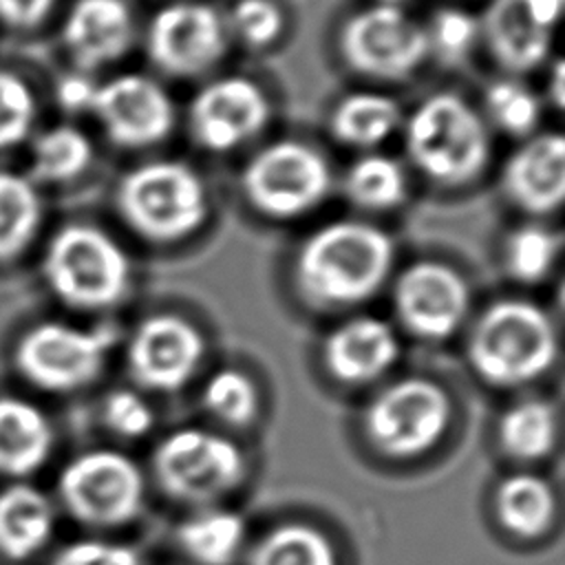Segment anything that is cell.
<instances>
[{
  "label": "cell",
  "mask_w": 565,
  "mask_h": 565,
  "mask_svg": "<svg viewBox=\"0 0 565 565\" xmlns=\"http://www.w3.org/2000/svg\"><path fill=\"white\" fill-rule=\"evenodd\" d=\"M93 159V143L84 130L62 124L42 132L33 143V177L40 181H71Z\"/></svg>",
  "instance_id": "obj_31"
},
{
  "label": "cell",
  "mask_w": 565,
  "mask_h": 565,
  "mask_svg": "<svg viewBox=\"0 0 565 565\" xmlns=\"http://www.w3.org/2000/svg\"><path fill=\"white\" fill-rule=\"evenodd\" d=\"M55 0H0V20L11 26H33L44 20Z\"/></svg>",
  "instance_id": "obj_40"
},
{
  "label": "cell",
  "mask_w": 565,
  "mask_h": 565,
  "mask_svg": "<svg viewBox=\"0 0 565 565\" xmlns=\"http://www.w3.org/2000/svg\"><path fill=\"white\" fill-rule=\"evenodd\" d=\"M115 340L110 329H82L64 322L33 327L18 347V366L33 384L68 393L90 384L104 369Z\"/></svg>",
  "instance_id": "obj_14"
},
{
  "label": "cell",
  "mask_w": 565,
  "mask_h": 565,
  "mask_svg": "<svg viewBox=\"0 0 565 565\" xmlns=\"http://www.w3.org/2000/svg\"><path fill=\"white\" fill-rule=\"evenodd\" d=\"M53 530L49 499L26 486L15 483L0 492V550L11 558H26L40 550Z\"/></svg>",
  "instance_id": "obj_25"
},
{
  "label": "cell",
  "mask_w": 565,
  "mask_h": 565,
  "mask_svg": "<svg viewBox=\"0 0 565 565\" xmlns=\"http://www.w3.org/2000/svg\"><path fill=\"white\" fill-rule=\"evenodd\" d=\"M479 110L490 130L521 141L539 130L545 102L534 88L521 82V77L501 75L483 88Z\"/></svg>",
  "instance_id": "obj_28"
},
{
  "label": "cell",
  "mask_w": 565,
  "mask_h": 565,
  "mask_svg": "<svg viewBox=\"0 0 565 565\" xmlns=\"http://www.w3.org/2000/svg\"><path fill=\"white\" fill-rule=\"evenodd\" d=\"M404 110L395 97L382 90H349L340 95L327 115V130L333 141L360 152L377 150L399 132Z\"/></svg>",
  "instance_id": "obj_21"
},
{
  "label": "cell",
  "mask_w": 565,
  "mask_h": 565,
  "mask_svg": "<svg viewBox=\"0 0 565 565\" xmlns=\"http://www.w3.org/2000/svg\"><path fill=\"white\" fill-rule=\"evenodd\" d=\"M494 516L501 527L519 539L545 534L556 519L552 486L530 472L505 477L494 490Z\"/></svg>",
  "instance_id": "obj_24"
},
{
  "label": "cell",
  "mask_w": 565,
  "mask_h": 565,
  "mask_svg": "<svg viewBox=\"0 0 565 565\" xmlns=\"http://www.w3.org/2000/svg\"><path fill=\"white\" fill-rule=\"evenodd\" d=\"M501 448L516 461L547 457L558 437V415L545 399H523L510 406L497 426Z\"/></svg>",
  "instance_id": "obj_27"
},
{
  "label": "cell",
  "mask_w": 565,
  "mask_h": 565,
  "mask_svg": "<svg viewBox=\"0 0 565 565\" xmlns=\"http://www.w3.org/2000/svg\"><path fill=\"white\" fill-rule=\"evenodd\" d=\"M119 218L143 241L168 245L199 232L210 216V192L201 172L183 159H148L119 177Z\"/></svg>",
  "instance_id": "obj_3"
},
{
  "label": "cell",
  "mask_w": 565,
  "mask_h": 565,
  "mask_svg": "<svg viewBox=\"0 0 565 565\" xmlns=\"http://www.w3.org/2000/svg\"><path fill=\"white\" fill-rule=\"evenodd\" d=\"M247 463L243 450L227 437L181 428L166 435L152 452L157 486L174 501L210 508L241 486Z\"/></svg>",
  "instance_id": "obj_8"
},
{
  "label": "cell",
  "mask_w": 565,
  "mask_h": 565,
  "mask_svg": "<svg viewBox=\"0 0 565 565\" xmlns=\"http://www.w3.org/2000/svg\"><path fill=\"white\" fill-rule=\"evenodd\" d=\"M399 342L391 324L373 316H355L335 327L324 344L322 360L331 377L342 384H369L397 360Z\"/></svg>",
  "instance_id": "obj_20"
},
{
  "label": "cell",
  "mask_w": 565,
  "mask_h": 565,
  "mask_svg": "<svg viewBox=\"0 0 565 565\" xmlns=\"http://www.w3.org/2000/svg\"><path fill=\"white\" fill-rule=\"evenodd\" d=\"M102 417L106 428L124 439L143 437L154 424L150 404L139 393L128 388H117L104 399Z\"/></svg>",
  "instance_id": "obj_37"
},
{
  "label": "cell",
  "mask_w": 565,
  "mask_h": 565,
  "mask_svg": "<svg viewBox=\"0 0 565 565\" xmlns=\"http://www.w3.org/2000/svg\"><path fill=\"white\" fill-rule=\"evenodd\" d=\"M428 55L444 62L466 60L479 44V18L461 7H441L424 20Z\"/></svg>",
  "instance_id": "obj_35"
},
{
  "label": "cell",
  "mask_w": 565,
  "mask_h": 565,
  "mask_svg": "<svg viewBox=\"0 0 565 565\" xmlns=\"http://www.w3.org/2000/svg\"><path fill=\"white\" fill-rule=\"evenodd\" d=\"M393 258V241L382 227L362 218H335L298 245L291 276L307 305L344 309L380 291Z\"/></svg>",
  "instance_id": "obj_1"
},
{
  "label": "cell",
  "mask_w": 565,
  "mask_h": 565,
  "mask_svg": "<svg viewBox=\"0 0 565 565\" xmlns=\"http://www.w3.org/2000/svg\"><path fill=\"white\" fill-rule=\"evenodd\" d=\"M470 291L459 271L437 260H417L393 282L399 322L422 340L450 338L466 320Z\"/></svg>",
  "instance_id": "obj_17"
},
{
  "label": "cell",
  "mask_w": 565,
  "mask_h": 565,
  "mask_svg": "<svg viewBox=\"0 0 565 565\" xmlns=\"http://www.w3.org/2000/svg\"><path fill=\"white\" fill-rule=\"evenodd\" d=\"M49 565H143L139 554L121 543L84 539L66 545Z\"/></svg>",
  "instance_id": "obj_38"
},
{
  "label": "cell",
  "mask_w": 565,
  "mask_h": 565,
  "mask_svg": "<svg viewBox=\"0 0 565 565\" xmlns=\"http://www.w3.org/2000/svg\"><path fill=\"white\" fill-rule=\"evenodd\" d=\"M375 2H384V4H395V7H404L406 0H375Z\"/></svg>",
  "instance_id": "obj_42"
},
{
  "label": "cell",
  "mask_w": 565,
  "mask_h": 565,
  "mask_svg": "<svg viewBox=\"0 0 565 565\" xmlns=\"http://www.w3.org/2000/svg\"><path fill=\"white\" fill-rule=\"evenodd\" d=\"M238 188L265 218L294 221L318 210L335 188L329 157L311 141L282 137L256 148L243 163Z\"/></svg>",
  "instance_id": "obj_5"
},
{
  "label": "cell",
  "mask_w": 565,
  "mask_h": 565,
  "mask_svg": "<svg viewBox=\"0 0 565 565\" xmlns=\"http://www.w3.org/2000/svg\"><path fill=\"white\" fill-rule=\"evenodd\" d=\"M247 565H338L331 541L305 523H285L260 536Z\"/></svg>",
  "instance_id": "obj_29"
},
{
  "label": "cell",
  "mask_w": 565,
  "mask_h": 565,
  "mask_svg": "<svg viewBox=\"0 0 565 565\" xmlns=\"http://www.w3.org/2000/svg\"><path fill=\"white\" fill-rule=\"evenodd\" d=\"M108 141L124 150H146L166 141L177 126V104L152 75L126 71L99 82L90 110Z\"/></svg>",
  "instance_id": "obj_13"
},
{
  "label": "cell",
  "mask_w": 565,
  "mask_h": 565,
  "mask_svg": "<svg viewBox=\"0 0 565 565\" xmlns=\"http://www.w3.org/2000/svg\"><path fill=\"white\" fill-rule=\"evenodd\" d=\"M35 117L31 88L13 73L0 71V148L22 141Z\"/></svg>",
  "instance_id": "obj_36"
},
{
  "label": "cell",
  "mask_w": 565,
  "mask_h": 565,
  "mask_svg": "<svg viewBox=\"0 0 565 565\" xmlns=\"http://www.w3.org/2000/svg\"><path fill=\"white\" fill-rule=\"evenodd\" d=\"M408 163L428 181L461 188L477 181L492 161V130L481 110L455 90H435L402 119Z\"/></svg>",
  "instance_id": "obj_2"
},
{
  "label": "cell",
  "mask_w": 565,
  "mask_h": 565,
  "mask_svg": "<svg viewBox=\"0 0 565 565\" xmlns=\"http://www.w3.org/2000/svg\"><path fill=\"white\" fill-rule=\"evenodd\" d=\"M135 35L137 22L126 0H75L62 26L68 55L88 75L119 62Z\"/></svg>",
  "instance_id": "obj_19"
},
{
  "label": "cell",
  "mask_w": 565,
  "mask_h": 565,
  "mask_svg": "<svg viewBox=\"0 0 565 565\" xmlns=\"http://www.w3.org/2000/svg\"><path fill=\"white\" fill-rule=\"evenodd\" d=\"M271 104L265 88L247 75H218L205 82L188 104L185 126L196 148L230 154L267 128Z\"/></svg>",
  "instance_id": "obj_12"
},
{
  "label": "cell",
  "mask_w": 565,
  "mask_h": 565,
  "mask_svg": "<svg viewBox=\"0 0 565 565\" xmlns=\"http://www.w3.org/2000/svg\"><path fill=\"white\" fill-rule=\"evenodd\" d=\"M563 0H490L479 18V44L503 75L521 77L547 64Z\"/></svg>",
  "instance_id": "obj_15"
},
{
  "label": "cell",
  "mask_w": 565,
  "mask_h": 565,
  "mask_svg": "<svg viewBox=\"0 0 565 565\" xmlns=\"http://www.w3.org/2000/svg\"><path fill=\"white\" fill-rule=\"evenodd\" d=\"M561 254V236L541 223H523L505 236L503 263L508 274L525 285L550 276Z\"/></svg>",
  "instance_id": "obj_32"
},
{
  "label": "cell",
  "mask_w": 565,
  "mask_h": 565,
  "mask_svg": "<svg viewBox=\"0 0 565 565\" xmlns=\"http://www.w3.org/2000/svg\"><path fill=\"white\" fill-rule=\"evenodd\" d=\"M340 190L362 212H391L408 196V172L386 152H362L342 172Z\"/></svg>",
  "instance_id": "obj_23"
},
{
  "label": "cell",
  "mask_w": 565,
  "mask_h": 565,
  "mask_svg": "<svg viewBox=\"0 0 565 565\" xmlns=\"http://www.w3.org/2000/svg\"><path fill=\"white\" fill-rule=\"evenodd\" d=\"M203 353L205 342L194 324L174 313H157L135 327L126 347V364L139 386L172 393L194 377Z\"/></svg>",
  "instance_id": "obj_16"
},
{
  "label": "cell",
  "mask_w": 565,
  "mask_h": 565,
  "mask_svg": "<svg viewBox=\"0 0 565 565\" xmlns=\"http://www.w3.org/2000/svg\"><path fill=\"white\" fill-rule=\"evenodd\" d=\"M230 44L223 11L205 0H172L159 7L143 29L148 62L157 73L177 79L212 73Z\"/></svg>",
  "instance_id": "obj_9"
},
{
  "label": "cell",
  "mask_w": 565,
  "mask_h": 565,
  "mask_svg": "<svg viewBox=\"0 0 565 565\" xmlns=\"http://www.w3.org/2000/svg\"><path fill=\"white\" fill-rule=\"evenodd\" d=\"M545 97L547 104H552L554 110L563 108V99H565V71H563V62L561 57L552 60V66L547 68V84H545Z\"/></svg>",
  "instance_id": "obj_41"
},
{
  "label": "cell",
  "mask_w": 565,
  "mask_h": 565,
  "mask_svg": "<svg viewBox=\"0 0 565 565\" xmlns=\"http://www.w3.org/2000/svg\"><path fill=\"white\" fill-rule=\"evenodd\" d=\"M40 223V196L26 177L0 170V260L20 254Z\"/></svg>",
  "instance_id": "obj_30"
},
{
  "label": "cell",
  "mask_w": 565,
  "mask_h": 565,
  "mask_svg": "<svg viewBox=\"0 0 565 565\" xmlns=\"http://www.w3.org/2000/svg\"><path fill=\"white\" fill-rule=\"evenodd\" d=\"M49 287L77 309H108L130 285V260L104 230L86 223L64 225L44 254Z\"/></svg>",
  "instance_id": "obj_7"
},
{
  "label": "cell",
  "mask_w": 565,
  "mask_h": 565,
  "mask_svg": "<svg viewBox=\"0 0 565 565\" xmlns=\"http://www.w3.org/2000/svg\"><path fill=\"white\" fill-rule=\"evenodd\" d=\"M475 373L494 386H521L541 377L556 360L552 318L530 300H499L481 311L468 335Z\"/></svg>",
  "instance_id": "obj_4"
},
{
  "label": "cell",
  "mask_w": 565,
  "mask_h": 565,
  "mask_svg": "<svg viewBox=\"0 0 565 565\" xmlns=\"http://www.w3.org/2000/svg\"><path fill=\"white\" fill-rule=\"evenodd\" d=\"M450 422L446 391L426 377H404L384 386L364 408L369 444L391 459H413L430 450Z\"/></svg>",
  "instance_id": "obj_10"
},
{
  "label": "cell",
  "mask_w": 565,
  "mask_h": 565,
  "mask_svg": "<svg viewBox=\"0 0 565 565\" xmlns=\"http://www.w3.org/2000/svg\"><path fill=\"white\" fill-rule=\"evenodd\" d=\"M501 190L521 212L545 216L565 199V139L558 130H536L519 141L501 166Z\"/></svg>",
  "instance_id": "obj_18"
},
{
  "label": "cell",
  "mask_w": 565,
  "mask_h": 565,
  "mask_svg": "<svg viewBox=\"0 0 565 565\" xmlns=\"http://www.w3.org/2000/svg\"><path fill=\"white\" fill-rule=\"evenodd\" d=\"M225 15L232 42L247 49H267L280 40L287 18L278 0H234Z\"/></svg>",
  "instance_id": "obj_34"
},
{
  "label": "cell",
  "mask_w": 565,
  "mask_h": 565,
  "mask_svg": "<svg viewBox=\"0 0 565 565\" xmlns=\"http://www.w3.org/2000/svg\"><path fill=\"white\" fill-rule=\"evenodd\" d=\"M66 510L79 523L117 527L143 508V475L119 450H88L71 459L57 481Z\"/></svg>",
  "instance_id": "obj_11"
},
{
  "label": "cell",
  "mask_w": 565,
  "mask_h": 565,
  "mask_svg": "<svg viewBox=\"0 0 565 565\" xmlns=\"http://www.w3.org/2000/svg\"><path fill=\"white\" fill-rule=\"evenodd\" d=\"M181 550L199 565H232L245 543V521L223 508H201L177 530Z\"/></svg>",
  "instance_id": "obj_26"
},
{
  "label": "cell",
  "mask_w": 565,
  "mask_h": 565,
  "mask_svg": "<svg viewBox=\"0 0 565 565\" xmlns=\"http://www.w3.org/2000/svg\"><path fill=\"white\" fill-rule=\"evenodd\" d=\"M205 411L225 426L245 428L249 426L260 408L258 388L249 375L236 369L216 371L203 386L201 393Z\"/></svg>",
  "instance_id": "obj_33"
},
{
  "label": "cell",
  "mask_w": 565,
  "mask_h": 565,
  "mask_svg": "<svg viewBox=\"0 0 565 565\" xmlns=\"http://www.w3.org/2000/svg\"><path fill=\"white\" fill-rule=\"evenodd\" d=\"M53 430L46 415L20 397H0V472L22 477L44 463Z\"/></svg>",
  "instance_id": "obj_22"
},
{
  "label": "cell",
  "mask_w": 565,
  "mask_h": 565,
  "mask_svg": "<svg viewBox=\"0 0 565 565\" xmlns=\"http://www.w3.org/2000/svg\"><path fill=\"white\" fill-rule=\"evenodd\" d=\"M335 51L349 71L375 82H404L430 57L424 20L375 0L342 18Z\"/></svg>",
  "instance_id": "obj_6"
},
{
  "label": "cell",
  "mask_w": 565,
  "mask_h": 565,
  "mask_svg": "<svg viewBox=\"0 0 565 565\" xmlns=\"http://www.w3.org/2000/svg\"><path fill=\"white\" fill-rule=\"evenodd\" d=\"M95 88H97V82L88 73L75 71V73H66L57 82L55 95H57V102L64 110L84 113V110H90Z\"/></svg>",
  "instance_id": "obj_39"
}]
</instances>
